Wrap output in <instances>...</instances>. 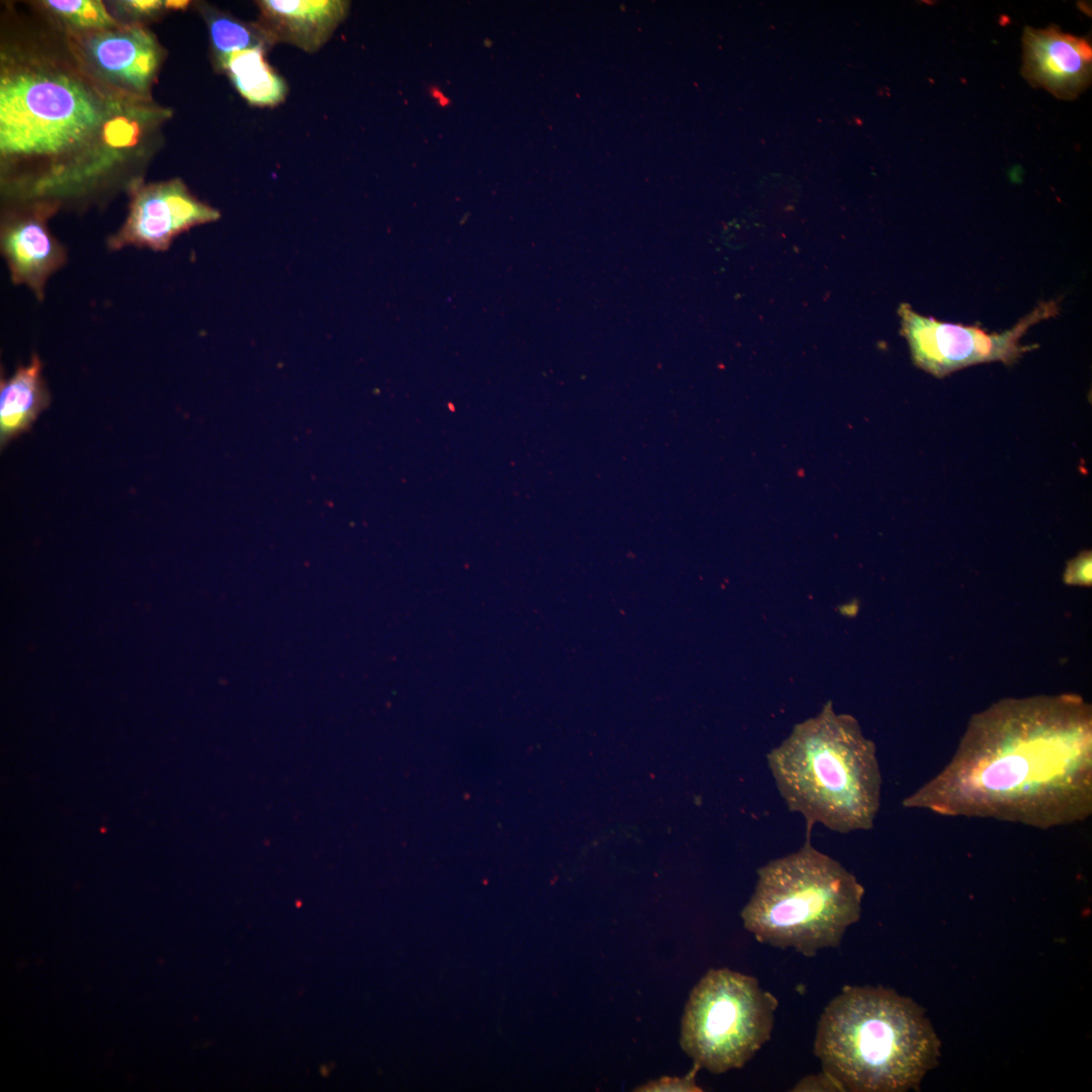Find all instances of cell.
Masks as SVG:
<instances>
[{
    "instance_id": "obj_20",
    "label": "cell",
    "mask_w": 1092,
    "mask_h": 1092,
    "mask_svg": "<svg viewBox=\"0 0 1092 1092\" xmlns=\"http://www.w3.org/2000/svg\"><path fill=\"white\" fill-rule=\"evenodd\" d=\"M164 5L166 7H168V8H171V9H184L185 7H187L189 5V1H182V0H180V1H176V0L170 1L169 0V1H165Z\"/></svg>"
},
{
    "instance_id": "obj_11",
    "label": "cell",
    "mask_w": 1092,
    "mask_h": 1092,
    "mask_svg": "<svg viewBox=\"0 0 1092 1092\" xmlns=\"http://www.w3.org/2000/svg\"><path fill=\"white\" fill-rule=\"evenodd\" d=\"M258 20L269 46L292 44L317 52L345 19L349 3L341 0H259Z\"/></svg>"
},
{
    "instance_id": "obj_15",
    "label": "cell",
    "mask_w": 1092,
    "mask_h": 1092,
    "mask_svg": "<svg viewBox=\"0 0 1092 1092\" xmlns=\"http://www.w3.org/2000/svg\"><path fill=\"white\" fill-rule=\"evenodd\" d=\"M207 20L216 62L239 51L270 47L256 22H245L222 13H213Z\"/></svg>"
},
{
    "instance_id": "obj_12",
    "label": "cell",
    "mask_w": 1092,
    "mask_h": 1092,
    "mask_svg": "<svg viewBox=\"0 0 1092 1092\" xmlns=\"http://www.w3.org/2000/svg\"><path fill=\"white\" fill-rule=\"evenodd\" d=\"M87 51L104 76L139 92L149 87L160 61L154 38L138 27L96 33L89 39Z\"/></svg>"
},
{
    "instance_id": "obj_17",
    "label": "cell",
    "mask_w": 1092,
    "mask_h": 1092,
    "mask_svg": "<svg viewBox=\"0 0 1092 1092\" xmlns=\"http://www.w3.org/2000/svg\"><path fill=\"white\" fill-rule=\"evenodd\" d=\"M701 1067L694 1064L692 1071L686 1076L678 1077H662L657 1080L649 1081L634 1091L645 1092H662V1091H702L701 1087L696 1084V1075Z\"/></svg>"
},
{
    "instance_id": "obj_3",
    "label": "cell",
    "mask_w": 1092,
    "mask_h": 1092,
    "mask_svg": "<svg viewBox=\"0 0 1092 1092\" xmlns=\"http://www.w3.org/2000/svg\"><path fill=\"white\" fill-rule=\"evenodd\" d=\"M939 1039L912 999L881 986H845L824 1008L814 1055L841 1091L918 1089L939 1057Z\"/></svg>"
},
{
    "instance_id": "obj_6",
    "label": "cell",
    "mask_w": 1092,
    "mask_h": 1092,
    "mask_svg": "<svg viewBox=\"0 0 1092 1092\" xmlns=\"http://www.w3.org/2000/svg\"><path fill=\"white\" fill-rule=\"evenodd\" d=\"M778 1004L754 977L712 969L690 994L679 1044L713 1074L742 1068L770 1039Z\"/></svg>"
},
{
    "instance_id": "obj_16",
    "label": "cell",
    "mask_w": 1092,
    "mask_h": 1092,
    "mask_svg": "<svg viewBox=\"0 0 1092 1092\" xmlns=\"http://www.w3.org/2000/svg\"><path fill=\"white\" fill-rule=\"evenodd\" d=\"M46 4L79 27L105 29L115 23L100 1L49 0Z\"/></svg>"
},
{
    "instance_id": "obj_10",
    "label": "cell",
    "mask_w": 1092,
    "mask_h": 1092,
    "mask_svg": "<svg viewBox=\"0 0 1092 1092\" xmlns=\"http://www.w3.org/2000/svg\"><path fill=\"white\" fill-rule=\"evenodd\" d=\"M47 213L36 211L7 220L0 249L12 283L27 287L39 301L49 279L67 262L65 247L51 234Z\"/></svg>"
},
{
    "instance_id": "obj_7",
    "label": "cell",
    "mask_w": 1092,
    "mask_h": 1092,
    "mask_svg": "<svg viewBox=\"0 0 1092 1092\" xmlns=\"http://www.w3.org/2000/svg\"><path fill=\"white\" fill-rule=\"evenodd\" d=\"M1058 312L1056 301L1040 302L1012 329L988 334L977 327L947 324L923 316L908 304H902L899 309L902 331L915 364L936 377H944L980 363H1014L1025 352L1037 347L1022 345L1021 337L1033 325Z\"/></svg>"
},
{
    "instance_id": "obj_13",
    "label": "cell",
    "mask_w": 1092,
    "mask_h": 1092,
    "mask_svg": "<svg viewBox=\"0 0 1092 1092\" xmlns=\"http://www.w3.org/2000/svg\"><path fill=\"white\" fill-rule=\"evenodd\" d=\"M39 357L33 355L28 364L19 366L0 384V442L27 431L38 415L49 405L50 393L42 377Z\"/></svg>"
},
{
    "instance_id": "obj_2",
    "label": "cell",
    "mask_w": 1092,
    "mask_h": 1092,
    "mask_svg": "<svg viewBox=\"0 0 1092 1092\" xmlns=\"http://www.w3.org/2000/svg\"><path fill=\"white\" fill-rule=\"evenodd\" d=\"M136 128L113 114L73 74L47 66L6 72L0 80V152L5 161L49 166L35 195L83 183L77 158L104 142L127 147Z\"/></svg>"
},
{
    "instance_id": "obj_4",
    "label": "cell",
    "mask_w": 1092,
    "mask_h": 1092,
    "mask_svg": "<svg viewBox=\"0 0 1092 1092\" xmlns=\"http://www.w3.org/2000/svg\"><path fill=\"white\" fill-rule=\"evenodd\" d=\"M766 760L788 809L804 817L807 839L816 823L838 833L874 826L882 787L876 746L830 701L796 724Z\"/></svg>"
},
{
    "instance_id": "obj_8",
    "label": "cell",
    "mask_w": 1092,
    "mask_h": 1092,
    "mask_svg": "<svg viewBox=\"0 0 1092 1092\" xmlns=\"http://www.w3.org/2000/svg\"><path fill=\"white\" fill-rule=\"evenodd\" d=\"M219 216L218 210L196 198L179 179L143 185L134 190L127 217L109 237L107 248L164 252L180 234Z\"/></svg>"
},
{
    "instance_id": "obj_1",
    "label": "cell",
    "mask_w": 1092,
    "mask_h": 1092,
    "mask_svg": "<svg viewBox=\"0 0 1092 1092\" xmlns=\"http://www.w3.org/2000/svg\"><path fill=\"white\" fill-rule=\"evenodd\" d=\"M1090 782L1082 704L1029 701L985 713L949 765L903 804L1049 826L1088 813Z\"/></svg>"
},
{
    "instance_id": "obj_5",
    "label": "cell",
    "mask_w": 1092,
    "mask_h": 1092,
    "mask_svg": "<svg viewBox=\"0 0 1092 1092\" xmlns=\"http://www.w3.org/2000/svg\"><path fill=\"white\" fill-rule=\"evenodd\" d=\"M863 894L850 872L806 839L797 851L757 870L741 918L759 942L811 958L840 944L860 917Z\"/></svg>"
},
{
    "instance_id": "obj_19",
    "label": "cell",
    "mask_w": 1092,
    "mask_h": 1092,
    "mask_svg": "<svg viewBox=\"0 0 1092 1092\" xmlns=\"http://www.w3.org/2000/svg\"><path fill=\"white\" fill-rule=\"evenodd\" d=\"M125 5L133 11L150 13L159 9L163 5V2L157 0H130L126 1Z\"/></svg>"
},
{
    "instance_id": "obj_9",
    "label": "cell",
    "mask_w": 1092,
    "mask_h": 1092,
    "mask_svg": "<svg viewBox=\"0 0 1092 1092\" xmlns=\"http://www.w3.org/2000/svg\"><path fill=\"white\" fill-rule=\"evenodd\" d=\"M1022 50L1021 73L1031 86L1072 100L1091 84L1092 48L1087 38L1064 32L1056 25L1027 26Z\"/></svg>"
},
{
    "instance_id": "obj_14",
    "label": "cell",
    "mask_w": 1092,
    "mask_h": 1092,
    "mask_svg": "<svg viewBox=\"0 0 1092 1092\" xmlns=\"http://www.w3.org/2000/svg\"><path fill=\"white\" fill-rule=\"evenodd\" d=\"M265 48H252L228 55L217 61L241 96L255 106H275L286 97L285 80L265 59Z\"/></svg>"
},
{
    "instance_id": "obj_18",
    "label": "cell",
    "mask_w": 1092,
    "mask_h": 1092,
    "mask_svg": "<svg viewBox=\"0 0 1092 1092\" xmlns=\"http://www.w3.org/2000/svg\"><path fill=\"white\" fill-rule=\"evenodd\" d=\"M795 1091H809V1090H829V1091H841L838 1084L827 1074L822 1072L820 1075L809 1076L802 1079L794 1088Z\"/></svg>"
}]
</instances>
